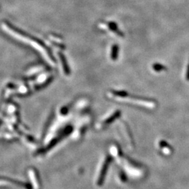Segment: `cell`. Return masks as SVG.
<instances>
[{"mask_svg":"<svg viewBox=\"0 0 189 189\" xmlns=\"http://www.w3.org/2000/svg\"><path fill=\"white\" fill-rule=\"evenodd\" d=\"M111 95V97L120 101H125V102L137 105L139 106H143L144 107L153 109L155 107V103L153 102H148L146 100H143L138 99V98H133L132 97H128L127 95L123 94L122 92H114Z\"/></svg>","mask_w":189,"mask_h":189,"instance_id":"1","label":"cell"},{"mask_svg":"<svg viewBox=\"0 0 189 189\" xmlns=\"http://www.w3.org/2000/svg\"><path fill=\"white\" fill-rule=\"evenodd\" d=\"M59 56H60V60H61L62 61V67H63V69H64V71L65 72L66 74H70V68H69V66H68V64L67 62V60L66 58H65V57L64 56V55H63L62 53H59Z\"/></svg>","mask_w":189,"mask_h":189,"instance_id":"2","label":"cell"},{"mask_svg":"<svg viewBox=\"0 0 189 189\" xmlns=\"http://www.w3.org/2000/svg\"><path fill=\"white\" fill-rule=\"evenodd\" d=\"M119 46H118L117 44H114L113 46H112L111 57L113 60H116L118 58V56H119Z\"/></svg>","mask_w":189,"mask_h":189,"instance_id":"3","label":"cell"},{"mask_svg":"<svg viewBox=\"0 0 189 189\" xmlns=\"http://www.w3.org/2000/svg\"><path fill=\"white\" fill-rule=\"evenodd\" d=\"M108 25L109 27V28H110L114 32H115V33H116L118 35H119V36H123V33L120 31L119 28H118L116 23H113V22H111V23H109Z\"/></svg>","mask_w":189,"mask_h":189,"instance_id":"4","label":"cell"},{"mask_svg":"<svg viewBox=\"0 0 189 189\" xmlns=\"http://www.w3.org/2000/svg\"><path fill=\"white\" fill-rule=\"evenodd\" d=\"M153 70H155V71H157V72H159V71H161L163 70H165V67H164L163 65H159V64H155L153 66Z\"/></svg>","mask_w":189,"mask_h":189,"instance_id":"5","label":"cell"}]
</instances>
